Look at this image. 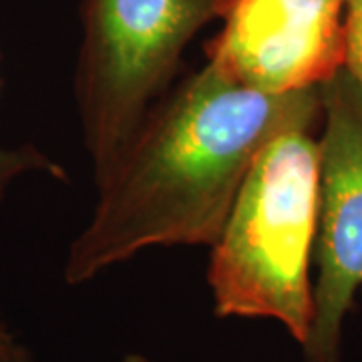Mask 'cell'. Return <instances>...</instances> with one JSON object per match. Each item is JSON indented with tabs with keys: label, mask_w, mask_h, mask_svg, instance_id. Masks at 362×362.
Returning a JSON list of instances; mask_svg holds the SVG:
<instances>
[{
	"label": "cell",
	"mask_w": 362,
	"mask_h": 362,
	"mask_svg": "<svg viewBox=\"0 0 362 362\" xmlns=\"http://www.w3.org/2000/svg\"><path fill=\"white\" fill-rule=\"evenodd\" d=\"M346 0H228L207 63L247 89L322 87L344 69Z\"/></svg>",
	"instance_id": "cell-5"
},
{
	"label": "cell",
	"mask_w": 362,
	"mask_h": 362,
	"mask_svg": "<svg viewBox=\"0 0 362 362\" xmlns=\"http://www.w3.org/2000/svg\"><path fill=\"white\" fill-rule=\"evenodd\" d=\"M26 173H45L54 180H66L65 168L30 143L13 149L0 147V204L4 202L11 183Z\"/></svg>",
	"instance_id": "cell-6"
},
{
	"label": "cell",
	"mask_w": 362,
	"mask_h": 362,
	"mask_svg": "<svg viewBox=\"0 0 362 362\" xmlns=\"http://www.w3.org/2000/svg\"><path fill=\"white\" fill-rule=\"evenodd\" d=\"M320 207L304 362H342L344 322L362 294V95L344 69L322 87Z\"/></svg>",
	"instance_id": "cell-4"
},
{
	"label": "cell",
	"mask_w": 362,
	"mask_h": 362,
	"mask_svg": "<svg viewBox=\"0 0 362 362\" xmlns=\"http://www.w3.org/2000/svg\"><path fill=\"white\" fill-rule=\"evenodd\" d=\"M0 362H35L30 350L0 320Z\"/></svg>",
	"instance_id": "cell-8"
},
{
	"label": "cell",
	"mask_w": 362,
	"mask_h": 362,
	"mask_svg": "<svg viewBox=\"0 0 362 362\" xmlns=\"http://www.w3.org/2000/svg\"><path fill=\"white\" fill-rule=\"evenodd\" d=\"M322 125L318 89L270 95L207 63L145 117L99 187L89 226L71 244L78 286L151 246H214L258 151L278 133Z\"/></svg>",
	"instance_id": "cell-1"
},
{
	"label": "cell",
	"mask_w": 362,
	"mask_h": 362,
	"mask_svg": "<svg viewBox=\"0 0 362 362\" xmlns=\"http://www.w3.org/2000/svg\"><path fill=\"white\" fill-rule=\"evenodd\" d=\"M344 71L362 95V0H346L344 6Z\"/></svg>",
	"instance_id": "cell-7"
},
{
	"label": "cell",
	"mask_w": 362,
	"mask_h": 362,
	"mask_svg": "<svg viewBox=\"0 0 362 362\" xmlns=\"http://www.w3.org/2000/svg\"><path fill=\"white\" fill-rule=\"evenodd\" d=\"M226 2L83 0L75 99L97 185L169 93L185 47Z\"/></svg>",
	"instance_id": "cell-3"
},
{
	"label": "cell",
	"mask_w": 362,
	"mask_h": 362,
	"mask_svg": "<svg viewBox=\"0 0 362 362\" xmlns=\"http://www.w3.org/2000/svg\"><path fill=\"white\" fill-rule=\"evenodd\" d=\"M117 362H157L151 361V358H147V356H143V354H137V352H131V354H125L121 361Z\"/></svg>",
	"instance_id": "cell-9"
},
{
	"label": "cell",
	"mask_w": 362,
	"mask_h": 362,
	"mask_svg": "<svg viewBox=\"0 0 362 362\" xmlns=\"http://www.w3.org/2000/svg\"><path fill=\"white\" fill-rule=\"evenodd\" d=\"M320 207V143L310 127L258 151L211 246L207 284L220 318L276 320L304 346Z\"/></svg>",
	"instance_id": "cell-2"
}]
</instances>
